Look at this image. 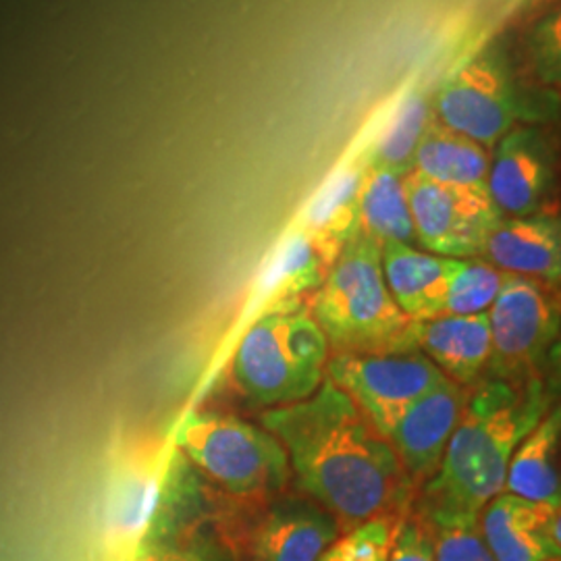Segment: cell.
Instances as JSON below:
<instances>
[{
    "label": "cell",
    "mask_w": 561,
    "mask_h": 561,
    "mask_svg": "<svg viewBox=\"0 0 561 561\" xmlns=\"http://www.w3.org/2000/svg\"><path fill=\"white\" fill-rule=\"evenodd\" d=\"M435 119L484 148L514 127L518 104L507 67L497 53L463 62L433 94Z\"/></svg>",
    "instance_id": "cell-10"
},
{
    "label": "cell",
    "mask_w": 561,
    "mask_h": 561,
    "mask_svg": "<svg viewBox=\"0 0 561 561\" xmlns=\"http://www.w3.org/2000/svg\"><path fill=\"white\" fill-rule=\"evenodd\" d=\"M262 426L283 443L300 491L341 533L412 510L416 486L393 445L329 379L308 400L264 412Z\"/></svg>",
    "instance_id": "cell-1"
},
{
    "label": "cell",
    "mask_w": 561,
    "mask_h": 561,
    "mask_svg": "<svg viewBox=\"0 0 561 561\" xmlns=\"http://www.w3.org/2000/svg\"><path fill=\"white\" fill-rule=\"evenodd\" d=\"M169 437L208 481L219 486L221 500L238 505V512L241 507V512L248 510L259 516L291 479L283 443L273 433L236 416L192 410Z\"/></svg>",
    "instance_id": "cell-4"
},
{
    "label": "cell",
    "mask_w": 561,
    "mask_h": 561,
    "mask_svg": "<svg viewBox=\"0 0 561 561\" xmlns=\"http://www.w3.org/2000/svg\"><path fill=\"white\" fill-rule=\"evenodd\" d=\"M366 171V157L347 162L322 185L304 213L301 229L331 264L340 259L345 243L360 231V194Z\"/></svg>",
    "instance_id": "cell-19"
},
{
    "label": "cell",
    "mask_w": 561,
    "mask_h": 561,
    "mask_svg": "<svg viewBox=\"0 0 561 561\" xmlns=\"http://www.w3.org/2000/svg\"><path fill=\"white\" fill-rule=\"evenodd\" d=\"M329 341L308 306L262 312L243 331L231 375L248 400L289 405L308 400L322 385Z\"/></svg>",
    "instance_id": "cell-6"
},
{
    "label": "cell",
    "mask_w": 561,
    "mask_h": 561,
    "mask_svg": "<svg viewBox=\"0 0 561 561\" xmlns=\"http://www.w3.org/2000/svg\"><path fill=\"white\" fill-rule=\"evenodd\" d=\"M433 119H435L433 94L424 90L410 92L396 106L393 115L382 127L375 146L366 154V161L370 167H379L400 178H405L408 173L414 171V159H416L419 146Z\"/></svg>",
    "instance_id": "cell-22"
},
{
    "label": "cell",
    "mask_w": 561,
    "mask_h": 561,
    "mask_svg": "<svg viewBox=\"0 0 561 561\" xmlns=\"http://www.w3.org/2000/svg\"><path fill=\"white\" fill-rule=\"evenodd\" d=\"M360 231L377 243H412L416 240L403 178L370 167L360 194Z\"/></svg>",
    "instance_id": "cell-23"
},
{
    "label": "cell",
    "mask_w": 561,
    "mask_h": 561,
    "mask_svg": "<svg viewBox=\"0 0 561 561\" xmlns=\"http://www.w3.org/2000/svg\"><path fill=\"white\" fill-rule=\"evenodd\" d=\"M549 561H561V558H556V560H549Z\"/></svg>",
    "instance_id": "cell-32"
},
{
    "label": "cell",
    "mask_w": 561,
    "mask_h": 561,
    "mask_svg": "<svg viewBox=\"0 0 561 561\" xmlns=\"http://www.w3.org/2000/svg\"><path fill=\"white\" fill-rule=\"evenodd\" d=\"M530 62L542 85L561 92V4L545 13L528 36Z\"/></svg>",
    "instance_id": "cell-27"
},
{
    "label": "cell",
    "mask_w": 561,
    "mask_h": 561,
    "mask_svg": "<svg viewBox=\"0 0 561 561\" xmlns=\"http://www.w3.org/2000/svg\"><path fill=\"white\" fill-rule=\"evenodd\" d=\"M539 379L545 385L547 393L551 396V400L561 401V329L545 356Z\"/></svg>",
    "instance_id": "cell-30"
},
{
    "label": "cell",
    "mask_w": 561,
    "mask_h": 561,
    "mask_svg": "<svg viewBox=\"0 0 561 561\" xmlns=\"http://www.w3.org/2000/svg\"><path fill=\"white\" fill-rule=\"evenodd\" d=\"M327 379L340 387L385 437L416 401L445 381L442 370L419 350L333 354L327 360Z\"/></svg>",
    "instance_id": "cell-8"
},
{
    "label": "cell",
    "mask_w": 561,
    "mask_h": 561,
    "mask_svg": "<svg viewBox=\"0 0 561 561\" xmlns=\"http://www.w3.org/2000/svg\"><path fill=\"white\" fill-rule=\"evenodd\" d=\"M131 561H219L206 545L192 541L185 537H162L157 541L146 542L140 553Z\"/></svg>",
    "instance_id": "cell-29"
},
{
    "label": "cell",
    "mask_w": 561,
    "mask_h": 561,
    "mask_svg": "<svg viewBox=\"0 0 561 561\" xmlns=\"http://www.w3.org/2000/svg\"><path fill=\"white\" fill-rule=\"evenodd\" d=\"M183 454L167 435L141 433L111 454L101 510V561H131L159 530Z\"/></svg>",
    "instance_id": "cell-5"
},
{
    "label": "cell",
    "mask_w": 561,
    "mask_h": 561,
    "mask_svg": "<svg viewBox=\"0 0 561 561\" xmlns=\"http://www.w3.org/2000/svg\"><path fill=\"white\" fill-rule=\"evenodd\" d=\"M481 522V520H479ZM479 522L426 524L437 561H495L489 551Z\"/></svg>",
    "instance_id": "cell-26"
},
{
    "label": "cell",
    "mask_w": 561,
    "mask_h": 561,
    "mask_svg": "<svg viewBox=\"0 0 561 561\" xmlns=\"http://www.w3.org/2000/svg\"><path fill=\"white\" fill-rule=\"evenodd\" d=\"M470 389L445 379L416 401L389 433L387 439L416 491L439 470L447 443L463 416Z\"/></svg>",
    "instance_id": "cell-13"
},
{
    "label": "cell",
    "mask_w": 561,
    "mask_h": 561,
    "mask_svg": "<svg viewBox=\"0 0 561 561\" xmlns=\"http://www.w3.org/2000/svg\"><path fill=\"white\" fill-rule=\"evenodd\" d=\"M416 350L443 373L445 379L477 387L486 379L491 364L489 312L458 317L445 314L416 322Z\"/></svg>",
    "instance_id": "cell-17"
},
{
    "label": "cell",
    "mask_w": 561,
    "mask_h": 561,
    "mask_svg": "<svg viewBox=\"0 0 561 561\" xmlns=\"http://www.w3.org/2000/svg\"><path fill=\"white\" fill-rule=\"evenodd\" d=\"M381 252V243L358 231L310 300V314L335 354L416 352V322L393 300Z\"/></svg>",
    "instance_id": "cell-3"
},
{
    "label": "cell",
    "mask_w": 561,
    "mask_h": 561,
    "mask_svg": "<svg viewBox=\"0 0 561 561\" xmlns=\"http://www.w3.org/2000/svg\"><path fill=\"white\" fill-rule=\"evenodd\" d=\"M340 524L317 502L268 503L241 537L248 561H319L340 537Z\"/></svg>",
    "instance_id": "cell-12"
},
{
    "label": "cell",
    "mask_w": 561,
    "mask_h": 561,
    "mask_svg": "<svg viewBox=\"0 0 561 561\" xmlns=\"http://www.w3.org/2000/svg\"><path fill=\"white\" fill-rule=\"evenodd\" d=\"M556 185V159L535 127H512L495 144L489 169V196L505 219L539 215Z\"/></svg>",
    "instance_id": "cell-11"
},
{
    "label": "cell",
    "mask_w": 561,
    "mask_h": 561,
    "mask_svg": "<svg viewBox=\"0 0 561 561\" xmlns=\"http://www.w3.org/2000/svg\"><path fill=\"white\" fill-rule=\"evenodd\" d=\"M400 520L377 518L364 522L331 542L319 561H389Z\"/></svg>",
    "instance_id": "cell-25"
},
{
    "label": "cell",
    "mask_w": 561,
    "mask_h": 561,
    "mask_svg": "<svg viewBox=\"0 0 561 561\" xmlns=\"http://www.w3.org/2000/svg\"><path fill=\"white\" fill-rule=\"evenodd\" d=\"M482 261L503 273L547 285L561 283V217L530 215L497 222L481 252Z\"/></svg>",
    "instance_id": "cell-15"
},
{
    "label": "cell",
    "mask_w": 561,
    "mask_h": 561,
    "mask_svg": "<svg viewBox=\"0 0 561 561\" xmlns=\"http://www.w3.org/2000/svg\"><path fill=\"white\" fill-rule=\"evenodd\" d=\"M331 262L324 259L319 245L304 231L296 229L262 266L254 285L248 317H259L268 310L306 306L308 298L322 287L331 271Z\"/></svg>",
    "instance_id": "cell-16"
},
{
    "label": "cell",
    "mask_w": 561,
    "mask_h": 561,
    "mask_svg": "<svg viewBox=\"0 0 561 561\" xmlns=\"http://www.w3.org/2000/svg\"><path fill=\"white\" fill-rule=\"evenodd\" d=\"M545 285L507 273L497 300L489 308V379L526 382L539 377L561 329V298Z\"/></svg>",
    "instance_id": "cell-7"
},
{
    "label": "cell",
    "mask_w": 561,
    "mask_h": 561,
    "mask_svg": "<svg viewBox=\"0 0 561 561\" xmlns=\"http://www.w3.org/2000/svg\"><path fill=\"white\" fill-rule=\"evenodd\" d=\"M416 240L445 259H481L484 241L503 217L489 192L454 187L419 171L403 178Z\"/></svg>",
    "instance_id": "cell-9"
},
{
    "label": "cell",
    "mask_w": 561,
    "mask_h": 561,
    "mask_svg": "<svg viewBox=\"0 0 561 561\" xmlns=\"http://www.w3.org/2000/svg\"><path fill=\"white\" fill-rule=\"evenodd\" d=\"M558 510L503 491L486 503L481 533L495 561H549L561 558L553 537Z\"/></svg>",
    "instance_id": "cell-14"
},
{
    "label": "cell",
    "mask_w": 561,
    "mask_h": 561,
    "mask_svg": "<svg viewBox=\"0 0 561 561\" xmlns=\"http://www.w3.org/2000/svg\"><path fill=\"white\" fill-rule=\"evenodd\" d=\"M489 169L491 157L484 146L437 119L428 125L414 159V171L428 180L481 192H489Z\"/></svg>",
    "instance_id": "cell-21"
},
{
    "label": "cell",
    "mask_w": 561,
    "mask_h": 561,
    "mask_svg": "<svg viewBox=\"0 0 561 561\" xmlns=\"http://www.w3.org/2000/svg\"><path fill=\"white\" fill-rule=\"evenodd\" d=\"M382 275L401 312L414 322L443 317L447 291L460 259L426 254L408 243H385Z\"/></svg>",
    "instance_id": "cell-18"
},
{
    "label": "cell",
    "mask_w": 561,
    "mask_h": 561,
    "mask_svg": "<svg viewBox=\"0 0 561 561\" xmlns=\"http://www.w3.org/2000/svg\"><path fill=\"white\" fill-rule=\"evenodd\" d=\"M553 537H556V541L561 547V510H558L556 520H553Z\"/></svg>",
    "instance_id": "cell-31"
},
{
    "label": "cell",
    "mask_w": 561,
    "mask_h": 561,
    "mask_svg": "<svg viewBox=\"0 0 561 561\" xmlns=\"http://www.w3.org/2000/svg\"><path fill=\"white\" fill-rule=\"evenodd\" d=\"M507 273L482 259H460L445 300V314L472 317L489 312L495 304Z\"/></svg>",
    "instance_id": "cell-24"
},
{
    "label": "cell",
    "mask_w": 561,
    "mask_h": 561,
    "mask_svg": "<svg viewBox=\"0 0 561 561\" xmlns=\"http://www.w3.org/2000/svg\"><path fill=\"white\" fill-rule=\"evenodd\" d=\"M505 491L561 510V401H556L510 461Z\"/></svg>",
    "instance_id": "cell-20"
},
{
    "label": "cell",
    "mask_w": 561,
    "mask_h": 561,
    "mask_svg": "<svg viewBox=\"0 0 561 561\" xmlns=\"http://www.w3.org/2000/svg\"><path fill=\"white\" fill-rule=\"evenodd\" d=\"M389 561H437L431 530L414 510L398 522Z\"/></svg>",
    "instance_id": "cell-28"
},
{
    "label": "cell",
    "mask_w": 561,
    "mask_h": 561,
    "mask_svg": "<svg viewBox=\"0 0 561 561\" xmlns=\"http://www.w3.org/2000/svg\"><path fill=\"white\" fill-rule=\"evenodd\" d=\"M553 403L539 377L526 382L482 379L470 389L442 466L419 486L412 510L426 524L481 520L486 503L505 491L516 449Z\"/></svg>",
    "instance_id": "cell-2"
}]
</instances>
